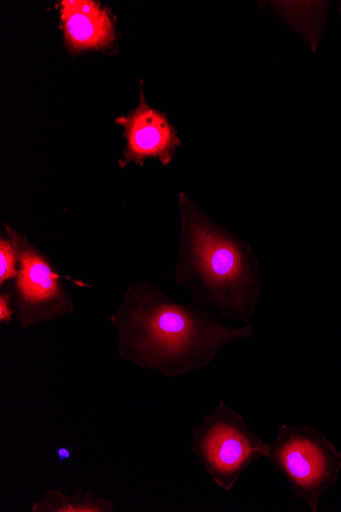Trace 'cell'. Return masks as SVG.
<instances>
[{"label":"cell","mask_w":341,"mask_h":512,"mask_svg":"<svg viewBox=\"0 0 341 512\" xmlns=\"http://www.w3.org/2000/svg\"><path fill=\"white\" fill-rule=\"evenodd\" d=\"M110 320L120 357L168 378L201 369L223 348L254 336L252 323L228 327L207 308L177 303L150 282L131 286Z\"/></svg>","instance_id":"cell-1"},{"label":"cell","mask_w":341,"mask_h":512,"mask_svg":"<svg viewBox=\"0 0 341 512\" xmlns=\"http://www.w3.org/2000/svg\"><path fill=\"white\" fill-rule=\"evenodd\" d=\"M181 234L176 282L197 307H211L231 320L249 324L264 289L253 248L230 234L181 195Z\"/></svg>","instance_id":"cell-2"},{"label":"cell","mask_w":341,"mask_h":512,"mask_svg":"<svg viewBox=\"0 0 341 512\" xmlns=\"http://www.w3.org/2000/svg\"><path fill=\"white\" fill-rule=\"evenodd\" d=\"M266 458L313 512L318 511L321 497L341 471L339 451L309 426H280L275 440L267 444Z\"/></svg>","instance_id":"cell-3"},{"label":"cell","mask_w":341,"mask_h":512,"mask_svg":"<svg viewBox=\"0 0 341 512\" xmlns=\"http://www.w3.org/2000/svg\"><path fill=\"white\" fill-rule=\"evenodd\" d=\"M191 450L213 481L230 491L250 465L267 456V443L246 424L242 415L221 401L192 429Z\"/></svg>","instance_id":"cell-4"},{"label":"cell","mask_w":341,"mask_h":512,"mask_svg":"<svg viewBox=\"0 0 341 512\" xmlns=\"http://www.w3.org/2000/svg\"><path fill=\"white\" fill-rule=\"evenodd\" d=\"M18 258V275L13 296L23 329L53 321L73 312L72 296L53 263L28 239L5 224Z\"/></svg>","instance_id":"cell-5"},{"label":"cell","mask_w":341,"mask_h":512,"mask_svg":"<svg viewBox=\"0 0 341 512\" xmlns=\"http://www.w3.org/2000/svg\"><path fill=\"white\" fill-rule=\"evenodd\" d=\"M125 129L127 148L122 166L130 162L143 165L149 158L169 165L180 146L178 135L166 117L146 104L141 92L139 106L117 120Z\"/></svg>","instance_id":"cell-6"},{"label":"cell","mask_w":341,"mask_h":512,"mask_svg":"<svg viewBox=\"0 0 341 512\" xmlns=\"http://www.w3.org/2000/svg\"><path fill=\"white\" fill-rule=\"evenodd\" d=\"M61 20L70 52L100 50L111 45L115 29L109 13L91 0H63Z\"/></svg>","instance_id":"cell-7"},{"label":"cell","mask_w":341,"mask_h":512,"mask_svg":"<svg viewBox=\"0 0 341 512\" xmlns=\"http://www.w3.org/2000/svg\"><path fill=\"white\" fill-rule=\"evenodd\" d=\"M111 501L95 499L88 494H73L71 496L60 492L46 493L40 502L36 503L32 511L54 512H106L113 511Z\"/></svg>","instance_id":"cell-8"},{"label":"cell","mask_w":341,"mask_h":512,"mask_svg":"<svg viewBox=\"0 0 341 512\" xmlns=\"http://www.w3.org/2000/svg\"><path fill=\"white\" fill-rule=\"evenodd\" d=\"M0 240V285L4 286L18 275V258L15 247L6 235Z\"/></svg>","instance_id":"cell-9"},{"label":"cell","mask_w":341,"mask_h":512,"mask_svg":"<svg viewBox=\"0 0 341 512\" xmlns=\"http://www.w3.org/2000/svg\"><path fill=\"white\" fill-rule=\"evenodd\" d=\"M13 292H4L0 295V322H11L15 310L11 309Z\"/></svg>","instance_id":"cell-10"},{"label":"cell","mask_w":341,"mask_h":512,"mask_svg":"<svg viewBox=\"0 0 341 512\" xmlns=\"http://www.w3.org/2000/svg\"><path fill=\"white\" fill-rule=\"evenodd\" d=\"M71 451L66 448H61L58 450V456L60 462H64L65 460H68L71 457Z\"/></svg>","instance_id":"cell-11"}]
</instances>
